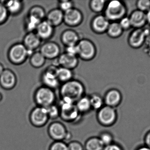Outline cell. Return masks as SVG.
<instances>
[{"label": "cell", "instance_id": "cell-1", "mask_svg": "<svg viewBox=\"0 0 150 150\" xmlns=\"http://www.w3.org/2000/svg\"><path fill=\"white\" fill-rule=\"evenodd\" d=\"M85 88L83 84L77 80H72L64 83L61 87L60 92L62 97H67L74 103L83 97Z\"/></svg>", "mask_w": 150, "mask_h": 150}, {"label": "cell", "instance_id": "cell-2", "mask_svg": "<svg viewBox=\"0 0 150 150\" xmlns=\"http://www.w3.org/2000/svg\"><path fill=\"white\" fill-rule=\"evenodd\" d=\"M127 12V8L124 2L112 1L106 5L104 16L109 22H117L126 16Z\"/></svg>", "mask_w": 150, "mask_h": 150}, {"label": "cell", "instance_id": "cell-3", "mask_svg": "<svg viewBox=\"0 0 150 150\" xmlns=\"http://www.w3.org/2000/svg\"><path fill=\"white\" fill-rule=\"evenodd\" d=\"M60 106V114L64 120L71 121L77 118L79 112L72 100L67 97H62Z\"/></svg>", "mask_w": 150, "mask_h": 150}, {"label": "cell", "instance_id": "cell-4", "mask_svg": "<svg viewBox=\"0 0 150 150\" xmlns=\"http://www.w3.org/2000/svg\"><path fill=\"white\" fill-rule=\"evenodd\" d=\"M55 94L52 89L46 86L38 88L35 93V100L39 106L47 107L53 105Z\"/></svg>", "mask_w": 150, "mask_h": 150}, {"label": "cell", "instance_id": "cell-5", "mask_svg": "<svg viewBox=\"0 0 150 150\" xmlns=\"http://www.w3.org/2000/svg\"><path fill=\"white\" fill-rule=\"evenodd\" d=\"M78 56L84 60H93L96 56V48L95 45L89 40H80L76 45Z\"/></svg>", "mask_w": 150, "mask_h": 150}, {"label": "cell", "instance_id": "cell-6", "mask_svg": "<svg viewBox=\"0 0 150 150\" xmlns=\"http://www.w3.org/2000/svg\"><path fill=\"white\" fill-rule=\"evenodd\" d=\"M10 61L16 65L22 64L28 57V50L22 43H17L10 48L8 53Z\"/></svg>", "mask_w": 150, "mask_h": 150}, {"label": "cell", "instance_id": "cell-7", "mask_svg": "<svg viewBox=\"0 0 150 150\" xmlns=\"http://www.w3.org/2000/svg\"><path fill=\"white\" fill-rule=\"evenodd\" d=\"M147 36L146 31L143 28L134 29L129 36L128 43L132 48L138 49L142 46Z\"/></svg>", "mask_w": 150, "mask_h": 150}, {"label": "cell", "instance_id": "cell-8", "mask_svg": "<svg viewBox=\"0 0 150 150\" xmlns=\"http://www.w3.org/2000/svg\"><path fill=\"white\" fill-rule=\"evenodd\" d=\"M116 115L113 107L106 106L99 110L98 118L100 123L104 126L112 125L115 121Z\"/></svg>", "mask_w": 150, "mask_h": 150}, {"label": "cell", "instance_id": "cell-9", "mask_svg": "<svg viewBox=\"0 0 150 150\" xmlns=\"http://www.w3.org/2000/svg\"><path fill=\"white\" fill-rule=\"evenodd\" d=\"M40 52L46 59L53 60L59 57L60 55V48L54 42H46L40 47Z\"/></svg>", "mask_w": 150, "mask_h": 150}, {"label": "cell", "instance_id": "cell-10", "mask_svg": "<svg viewBox=\"0 0 150 150\" xmlns=\"http://www.w3.org/2000/svg\"><path fill=\"white\" fill-rule=\"evenodd\" d=\"M83 19V14L79 10L75 8H72L64 12L63 22L68 26H77L82 23Z\"/></svg>", "mask_w": 150, "mask_h": 150}, {"label": "cell", "instance_id": "cell-11", "mask_svg": "<svg viewBox=\"0 0 150 150\" xmlns=\"http://www.w3.org/2000/svg\"><path fill=\"white\" fill-rule=\"evenodd\" d=\"M57 69L55 67H52L42 74L41 80L44 86L52 90L59 86L60 82L56 75Z\"/></svg>", "mask_w": 150, "mask_h": 150}, {"label": "cell", "instance_id": "cell-12", "mask_svg": "<svg viewBox=\"0 0 150 150\" xmlns=\"http://www.w3.org/2000/svg\"><path fill=\"white\" fill-rule=\"evenodd\" d=\"M48 118L45 107L39 106L35 108L31 114L32 123L37 127L44 126L47 122Z\"/></svg>", "mask_w": 150, "mask_h": 150}, {"label": "cell", "instance_id": "cell-13", "mask_svg": "<svg viewBox=\"0 0 150 150\" xmlns=\"http://www.w3.org/2000/svg\"><path fill=\"white\" fill-rule=\"evenodd\" d=\"M48 133L50 136L56 141H62L67 136L66 127L60 122L52 123L49 126Z\"/></svg>", "mask_w": 150, "mask_h": 150}, {"label": "cell", "instance_id": "cell-14", "mask_svg": "<svg viewBox=\"0 0 150 150\" xmlns=\"http://www.w3.org/2000/svg\"><path fill=\"white\" fill-rule=\"evenodd\" d=\"M16 77L15 73L9 69H4L0 75V85L5 90H11L16 84Z\"/></svg>", "mask_w": 150, "mask_h": 150}, {"label": "cell", "instance_id": "cell-15", "mask_svg": "<svg viewBox=\"0 0 150 150\" xmlns=\"http://www.w3.org/2000/svg\"><path fill=\"white\" fill-rule=\"evenodd\" d=\"M129 17L132 27L134 29H142L147 23L146 13L139 10L132 11Z\"/></svg>", "mask_w": 150, "mask_h": 150}, {"label": "cell", "instance_id": "cell-16", "mask_svg": "<svg viewBox=\"0 0 150 150\" xmlns=\"http://www.w3.org/2000/svg\"><path fill=\"white\" fill-rule=\"evenodd\" d=\"M110 24V22L104 15H98L91 21V28L96 33H102L106 32Z\"/></svg>", "mask_w": 150, "mask_h": 150}, {"label": "cell", "instance_id": "cell-17", "mask_svg": "<svg viewBox=\"0 0 150 150\" xmlns=\"http://www.w3.org/2000/svg\"><path fill=\"white\" fill-rule=\"evenodd\" d=\"M54 27L46 20H43L38 26L36 30V33L40 39H48L53 34Z\"/></svg>", "mask_w": 150, "mask_h": 150}, {"label": "cell", "instance_id": "cell-18", "mask_svg": "<svg viewBox=\"0 0 150 150\" xmlns=\"http://www.w3.org/2000/svg\"><path fill=\"white\" fill-rule=\"evenodd\" d=\"M58 62L61 67L72 70L77 66L79 60L77 56L70 55L65 53L60 55L58 59Z\"/></svg>", "mask_w": 150, "mask_h": 150}, {"label": "cell", "instance_id": "cell-19", "mask_svg": "<svg viewBox=\"0 0 150 150\" xmlns=\"http://www.w3.org/2000/svg\"><path fill=\"white\" fill-rule=\"evenodd\" d=\"M41 41V40L36 33L28 32L24 38L23 44L27 49L33 51L39 47Z\"/></svg>", "mask_w": 150, "mask_h": 150}, {"label": "cell", "instance_id": "cell-20", "mask_svg": "<svg viewBox=\"0 0 150 150\" xmlns=\"http://www.w3.org/2000/svg\"><path fill=\"white\" fill-rule=\"evenodd\" d=\"M46 21L53 27L60 25L63 22L64 12L59 9H54L46 15Z\"/></svg>", "mask_w": 150, "mask_h": 150}, {"label": "cell", "instance_id": "cell-21", "mask_svg": "<svg viewBox=\"0 0 150 150\" xmlns=\"http://www.w3.org/2000/svg\"><path fill=\"white\" fill-rule=\"evenodd\" d=\"M121 100L120 92L116 89H112L107 92L105 96V102L106 106L113 107L118 105Z\"/></svg>", "mask_w": 150, "mask_h": 150}, {"label": "cell", "instance_id": "cell-22", "mask_svg": "<svg viewBox=\"0 0 150 150\" xmlns=\"http://www.w3.org/2000/svg\"><path fill=\"white\" fill-rule=\"evenodd\" d=\"M79 40L78 34L74 30H66L61 35L62 41L66 46L76 45Z\"/></svg>", "mask_w": 150, "mask_h": 150}, {"label": "cell", "instance_id": "cell-23", "mask_svg": "<svg viewBox=\"0 0 150 150\" xmlns=\"http://www.w3.org/2000/svg\"><path fill=\"white\" fill-rule=\"evenodd\" d=\"M124 31L118 22H112L110 23L106 33L110 38H117L120 37Z\"/></svg>", "mask_w": 150, "mask_h": 150}, {"label": "cell", "instance_id": "cell-24", "mask_svg": "<svg viewBox=\"0 0 150 150\" xmlns=\"http://www.w3.org/2000/svg\"><path fill=\"white\" fill-rule=\"evenodd\" d=\"M56 75L59 82L65 83L72 80L73 73L72 70L60 67L57 68Z\"/></svg>", "mask_w": 150, "mask_h": 150}, {"label": "cell", "instance_id": "cell-25", "mask_svg": "<svg viewBox=\"0 0 150 150\" xmlns=\"http://www.w3.org/2000/svg\"><path fill=\"white\" fill-rule=\"evenodd\" d=\"M5 7L9 13L11 15H16L19 13L22 10L23 7V4L21 1H6Z\"/></svg>", "mask_w": 150, "mask_h": 150}, {"label": "cell", "instance_id": "cell-26", "mask_svg": "<svg viewBox=\"0 0 150 150\" xmlns=\"http://www.w3.org/2000/svg\"><path fill=\"white\" fill-rule=\"evenodd\" d=\"M46 60L44 55L39 51L33 53L30 58V63L33 68H40L44 66Z\"/></svg>", "mask_w": 150, "mask_h": 150}, {"label": "cell", "instance_id": "cell-27", "mask_svg": "<svg viewBox=\"0 0 150 150\" xmlns=\"http://www.w3.org/2000/svg\"><path fill=\"white\" fill-rule=\"evenodd\" d=\"M104 147L99 138L97 137L89 139L85 144L86 150H103Z\"/></svg>", "mask_w": 150, "mask_h": 150}, {"label": "cell", "instance_id": "cell-28", "mask_svg": "<svg viewBox=\"0 0 150 150\" xmlns=\"http://www.w3.org/2000/svg\"><path fill=\"white\" fill-rule=\"evenodd\" d=\"M76 105L79 112H88L91 107L90 99L86 97H83L79 100Z\"/></svg>", "mask_w": 150, "mask_h": 150}, {"label": "cell", "instance_id": "cell-29", "mask_svg": "<svg viewBox=\"0 0 150 150\" xmlns=\"http://www.w3.org/2000/svg\"><path fill=\"white\" fill-rule=\"evenodd\" d=\"M28 16L34 17L40 21H43L44 18L46 16L45 10L39 6H35L32 7L29 11Z\"/></svg>", "mask_w": 150, "mask_h": 150}, {"label": "cell", "instance_id": "cell-30", "mask_svg": "<svg viewBox=\"0 0 150 150\" xmlns=\"http://www.w3.org/2000/svg\"><path fill=\"white\" fill-rule=\"evenodd\" d=\"M41 21L34 17L28 16L25 26L28 32H33L36 31L38 26Z\"/></svg>", "mask_w": 150, "mask_h": 150}, {"label": "cell", "instance_id": "cell-31", "mask_svg": "<svg viewBox=\"0 0 150 150\" xmlns=\"http://www.w3.org/2000/svg\"><path fill=\"white\" fill-rule=\"evenodd\" d=\"M106 2L104 0H92L90 3L91 10L93 12L99 13L105 8Z\"/></svg>", "mask_w": 150, "mask_h": 150}, {"label": "cell", "instance_id": "cell-32", "mask_svg": "<svg viewBox=\"0 0 150 150\" xmlns=\"http://www.w3.org/2000/svg\"><path fill=\"white\" fill-rule=\"evenodd\" d=\"M90 99L91 107L95 110H100L103 107V101L102 98L98 94L91 95Z\"/></svg>", "mask_w": 150, "mask_h": 150}, {"label": "cell", "instance_id": "cell-33", "mask_svg": "<svg viewBox=\"0 0 150 150\" xmlns=\"http://www.w3.org/2000/svg\"><path fill=\"white\" fill-rule=\"evenodd\" d=\"M137 9L146 12L150 9V0H139L136 2Z\"/></svg>", "mask_w": 150, "mask_h": 150}, {"label": "cell", "instance_id": "cell-34", "mask_svg": "<svg viewBox=\"0 0 150 150\" xmlns=\"http://www.w3.org/2000/svg\"><path fill=\"white\" fill-rule=\"evenodd\" d=\"M48 117L55 118L60 114V111L57 106L52 105L45 107Z\"/></svg>", "mask_w": 150, "mask_h": 150}, {"label": "cell", "instance_id": "cell-35", "mask_svg": "<svg viewBox=\"0 0 150 150\" xmlns=\"http://www.w3.org/2000/svg\"><path fill=\"white\" fill-rule=\"evenodd\" d=\"M8 14L5 4L0 2V25L4 23L7 20Z\"/></svg>", "mask_w": 150, "mask_h": 150}, {"label": "cell", "instance_id": "cell-36", "mask_svg": "<svg viewBox=\"0 0 150 150\" xmlns=\"http://www.w3.org/2000/svg\"><path fill=\"white\" fill-rule=\"evenodd\" d=\"M59 6L60 9L65 12L74 8V3L70 1H59Z\"/></svg>", "mask_w": 150, "mask_h": 150}, {"label": "cell", "instance_id": "cell-37", "mask_svg": "<svg viewBox=\"0 0 150 150\" xmlns=\"http://www.w3.org/2000/svg\"><path fill=\"white\" fill-rule=\"evenodd\" d=\"M119 22L121 27L123 31L129 30L132 27L131 22L129 17L125 16L121 19Z\"/></svg>", "mask_w": 150, "mask_h": 150}, {"label": "cell", "instance_id": "cell-38", "mask_svg": "<svg viewBox=\"0 0 150 150\" xmlns=\"http://www.w3.org/2000/svg\"><path fill=\"white\" fill-rule=\"evenodd\" d=\"M50 150H68L67 144L62 141H56L51 145Z\"/></svg>", "mask_w": 150, "mask_h": 150}, {"label": "cell", "instance_id": "cell-39", "mask_svg": "<svg viewBox=\"0 0 150 150\" xmlns=\"http://www.w3.org/2000/svg\"><path fill=\"white\" fill-rule=\"evenodd\" d=\"M99 139L104 146H107L112 144V137L108 133H105L101 134Z\"/></svg>", "mask_w": 150, "mask_h": 150}, {"label": "cell", "instance_id": "cell-40", "mask_svg": "<svg viewBox=\"0 0 150 150\" xmlns=\"http://www.w3.org/2000/svg\"><path fill=\"white\" fill-rule=\"evenodd\" d=\"M68 150H83L81 144L76 141L72 142L68 144Z\"/></svg>", "mask_w": 150, "mask_h": 150}, {"label": "cell", "instance_id": "cell-41", "mask_svg": "<svg viewBox=\"0 0 150 150\" xmlns=\"http://www.w3.org/2000/svg\"><path fill=\"white\" fill-rule=\"evenodd\" d=\"M66 53L73 56H78V49L76 45L67 46Z\"/></svg>", "mask_w": 150, "mask_h": 150}, {"label": "cell", "instance_id": "cell-42", "mask_svg": "<svg viewBox=\"0 0 150 150\" xmlns=\"http://www.w3.org/2000/svg\"><path fill=\"white\" fill-rule=\"evenodd\" d=\"M103 150H122L121 148L116 144H111L104 147Z\"/></svg>", "mask_w": 150, "mask_h": 150}, {"label": "cell", "instance_id": "cell-43", "mask_svg": "<svg viewBox=\"0 0 150 150\" xmlns=\"http://www.w3.org/2000/svg\"><path fill=\"white\" fill-rule=\"evenodd\" d=\"M146 143L148 148L150 149V132L148 134L146 137Z\"/></svg>", "mask_w": 150, "mask_h": 150}, {"label": "cell", "instance_id": "cell-44", "mask_svg": "<svg viewBox=\"0 0 150 150\" xmlns=\"http://www.w3.org/2000/svg\"><path fill=\"white\" fill-rule=\"evenodd\" d=\"M147 23L150 25V9L146 13Z\"/></svg>", "mask_w": 150, "mask_h": 150}, {"label": "cell", "instance_id": "cell-45", "mask_svg": "<svg viewBox=\"0 0 150 150\" xmlns=\"http://www.w3.org/2000/svg\"><path fill=\"white\" fill-rule=\"evenodd\" d=\"M4 70L3 66V65L0 63V75H1L2 73H3Z\"/></svg>", "mask_w": 150, "mask_h": 150}, {"label": "cell", "instance_id": "cell-46", "mask_svg": "<svg viewBox=\"0 0 150 150\" xmlns=\"http://www.w3.org/2000/svg\"><path fill=\"white\" fill-rule=\"evenodd\" d=\"M138 150H150V149L148 148V147H144V148H142L139 149Z\"/></svg>", "mask_w": 150, "mask_h": 150}]
</instances>
